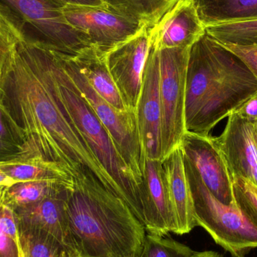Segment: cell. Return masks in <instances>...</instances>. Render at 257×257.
<instances>
[{
    "mask_svg": "<svg viewBox=\"0 0 257 257\" xmlns=\"http://www.w3.org/2000/svg\"><path fill=\"white\" fill-rule=\"evenodd\" d=\"M232 183L237 207L257 229V187L250 181L238 177L232 178Z\"/></svg>",
    "mask_w": 257,
    "mask_h": 257,
    "instance_id": "obj_28",
    "label": "cell"
},
{
    "mask_svg": "<svg viewBox=\"0 0 257 257\" xmlns=\"http://www.w3.org/2000/svg\"><path fill=\"white\" fill-rule=\"evenodd\" d=\"M212 139L232 178H244L257 187V120L232 113L221 134Z\"/></svg>",
    "mask_w": 257,
    "mask_h": 257,
    "instance_id": "obj_12",
    "label": "cell"
},
{
    "mask_svg": "<svg viewBox=\"0 0 257 257\" xmlns=\"http://www.w3.org/2000/svg\"><path fill=\"white\" fill-rule=\"evenodd\" d=\"M0 167L14 183L57 181L75 185L73 180L63 169L30 151L14 160L0 162Z\"/></svg>",
    "mask_w": 257,
    "mask_h": 257,
    "instance_id": "obj_19",
    "label": "cell"
},
{
    "mask_svg": "<svg viewBox=\"0 0 257 257\" xmlns=\"http://www.w3.org/2000/svg\"><path fill=\"white\" fill-rule=\"evenodd\" d=\"M57 53L62 66L111 135L120 157L136 178L141 192L145 158L136 111L128 110L122 112L109 105L90 87L78 70L72 56Z\"/></svg>",
    "mask_w": 257,
    "mask_h": 257,
    "instance_id": "obj_7",
    "label": "cell"
},
{
    "mask_svg": "<svg viewBox=\"0 0 257 257\" xmlns=\"http://www.w3.org/2000/svg\"><path fill=\"white\" fill-rule=\"evenodd\" d=\"M27 151L24 138L0 105V162L14 160Z\"/></svg>",
    "mask_w": 257,
    "mask_h": 257,
    "instance_id": "obj_26",
    "label": "cell"
},
{
    "mask_svg": "<svg viewBox=\"0 0 257 257\" xmlns=\"http://www.w3.org/2000/svg\"><path fill=\"white\" fill-rule=\"evenodd\" d=\"M22 40L18 29L0 9V77L17 45Z\"/></svg>",
    "mask_w": 257,
    "mask_h": 257,
    "instance_id": "obj_29",
    "label": "cell"
},
{
    "mask_svg": "<svg viewBox=\"0 0 257 257\" xmlns=\"http://www.w3.org/2000/svg\"><path fill=\"white\" fill-rule=\"evenodd\" d=\"M257 93V78L235 53L206 30L190 49L185 130L208 137L223 119Z\"/></svg>",
    "mask_w": 257,
    "mask_h": 257,
    "instance_id": "obj_2",
    "label": "cell"
},
{
    "mask_svg": "<svg viewBox=\"0 0 257 257\" xmlns=\"http://www.w3.org/2000/svg\"><path fill=\"white\" fill-rule=\"evenodd\" d=\"M192 257H223L220 253H217L215 251H211V250H208V251L202 252H195L194 254Z\"/></svg>",
    "mask_w": 257,
    "mask_h": 257,
    "instance_id": "obj_34",
    "label": "cell"
},
{
    "mask_svg": "<svg viewBox=\"0 0 257 257\" xmlns=\"http://www.w3.org/2000/svg\"><path fill=\"white\" fill-rule=\"evenodd\" d=\"M205 30L222 44L240 46L257 44V20L208 26Z\"/></svg>",
    "mask_w": 257,
    "mask_h": 257,
    "instance_id": "obj_25",
    "label": "cell"
},
{
    "mask_svg": "<svg viewBox=\"0 0 257 257\" xmlns=\"http://www.w3.org/2000/svg\"><path fill=\"white\" fill-rule=\"evenodd\" d=\"M141 199L147 233L160 236L176 233L175 214L160 160H145Z\"/></svg>",
    "mask_w": 257,
    "mask_h": 257,
    "instance_id": "obj_14",
    "label": "cell"
},
{
    "mask_svg": "<svg viewBox=\"0 0 257 257\" xmlns=\"http://www.w3.org/2000/svg\"><path fill=\"white\" fill-rule=\"evenodd\" d=\"M19 226L25 257H79L45 231Z\"/></svg>",
    "mask_w": 257,
    "mask_h": 257,
    "instance_id": "obj_23",
    "label": "cell"
},
{
    "mask_svg": "<svg viewBox=\"0 0 257 257\" xmlns=\"http://www.w3.org/2000/svg\"><path fill=\"white\" fill-rule=\"evenodd\" d=\"M13 184L15 183L5 174L0 167V187H9Z\"/></svg>",
    "mask_w": 257,
    "mask_h": 257,
    "instance_id": "obj_33",
    "label": "cell"
},
{
    "mask_svg": "<svg viewBox=\"0 0 257 257\" xmlns=\"http://www.w3.org/2000/svg\"><path fill=\"white\" fill-rule=\"evenodd\" d=\"M71 188L54 193L34 205L14 211L20 226L45 231L78 256L72 242L66 214V199Z\"/></svg>",
    "mask_w": 257,
    "mask_h": 257,
    "instance_id": "obj_16",
    "label": "cell"
},
{
    "mask_svg": "<svg viewBox=\"0 0 257 257\" xmlns=\"http://www.w3.org/2000/svg\"><path fill=\"white\" fill-rule=\"evenodd\" d=\"M151 49L148 27L105 54L107 66L126 109L136 111Z\"/></svg>",
    "mask_w": 257,
    "mask_h": 257,
    "instance_id": "obj_10",
    "label": "cell"
},
{
    "mask_svg": "<svg viewBox=\"0 0 257 257\" xmlns=\"http://www.w3.org/2000/svg\"><path fill=\"white\" fill-rule=\"evenodd\" d=\"M62 6H104V0H54Z\"/></svg>",
    "mask_w": 257,
    "mask_h": 257,
    "instance_id": "obj_32",
    "label": "cell"
},
{
    "mask_svg": "<svg viewBox=\"0 0 257 257\" xmlns=\"http://www.w3.org/2000/svg\"><path fill=\"white\" fill-rule=\"evenodd\" d=\"M66 214L79 257H142L147 231L130 207L106 190L75 186Z\"/></svg>",
    "mask_w": 257,
    "mask_h": 257,
    "instance_id": "obj_3",
    "label": "cell"
},
{
    "mask_svg": "<svg viewBox=\"0 0 257 257\" xmlns=\"http://www.w3.org/2000/svg\"><path fill=\"white\" fill-rule=\"evenodd\" d=\"M74 185L57 181L16 182L3 189L2 201L13 210L34 205L45 198Z\"/></svg>",
    "mask_w": 257,
    "mask_h": 257,
    "instance_id": "obj_21",
    "label": "cell"
},
{
    "mask_svg": "<svg viewBox=\"0 0 257 257\" xmlns=\"http://www.w3.org/2000/svg\"><path fill=\"white\" fill-rule=\"evenodd\" d=\"M181 147L184 157L213 196L226 205L233 204L232 176L212 136L204 137L186 132Z\"/></svg>",
    "mask_w": 257,
    "mask_h": 257,
    "instance_id": "obj_13",
    "label": "cell"
},
{
    "mask_svg": "<svg viewBox=\"0 0 257 257\" xmlns=\"http://www.w3.org/2000/svg\"><path fill=\"white\" fill-rule=\"evenodd\" d=\"M54 0H0V9L23 39L66 55L90 46L88 36L68 23Z\"/></svg>",
    "mask_w": 257,
    "mask_h": 257,
    "instance_id": "obj_5",
    "label": "cell"
},
{
    "mask_svg": "<svg viewBox=\"0 0 257 257\" xmlns=\"http://www.w3.org/2000/svg\"><path fill=\"white\" fill-rule=\"evenodd\" d=\"M198 226H202L220 247L233 257H245L257 248V229L243 215L235 202L226 205L216 199L184 157Z\"/></svg>",
    "mask_w": 257,
    "mask_h": 257,
    "instance_id": "obj_6",
    "label": "cell"
},
{
    "mask_svg": "<svg viewBox=\"0 0 257 257\" xmlns=\"http://www.w3.org/2000/svg\"><path fill=\"white\" fill-rule=\"evenodd\" d=\"M205 27L256 21L257 0H193Z\"/></svg>",
    "mask_w": 257,
    "mask_h": 257,
    "instance_id": "obj_20",
    "label": "cell"
},
{
    "mask_svg": "<svg viewBox=\"0 0 257 257\" xmlns=\"http://www.w3.org/2000/svg\"><path fill=\"white\" fill-rule=\"evenodd\" d=\"M232 113L247 120H257V93Z\"/></svg>",
    "mask_w": 257,
    "mask_h": 257,
    "instance_id": "obj_31",
    "label": "cell"
},
{
    "mask_svg": "<svg viewBox=\"0 0 257 257\" xmlns=\"http://www.w3.org/2000/svg\"><path fill=\"white\" fill-rule=\"evenodd\" d=\"M0 105L30 153L54 163L75 186L108 190L123 200L56 92L48 49L22 40L0 77Z\"/></svg>",
    "mask_w": 257,
    "mask_h": 257,
    "instance_id": "obj_1",
    "label": "cell"
},
{
    "mask_svg": "<svg viewBox=\"0 0 257 257\" xmlns=\"http://www.w3.org/2000/svg\"><path fill=\"white\" fill-rule=\"evenodd\" d=\"M205 33L193 0H180L148 28L151 47L157 49L190 48Z\"/></svg>",
    "mask_w": 257,
    "mask_h": 257,
    "instance_id": "obj_15",
    "label": "cell"
},
{
    "mask_svg": "<svg viewBox=\"0 0 257 257\" xmlns=\"http://www.w3.org/2000/svg\"><path fill=\"white\" fill-rule=\"evenodd\" d=\"M222 45H224L228 49L238 56L248 66L249 69L257 78V44L248 45V46H240V45H230V44H222Z\"/></svg>",
    "mask_w": 257,
    "mask_h": 257,
    "instance_id": "obj_30",
    "label": "cell"
},
{
    "mask_svg": "<svg viewBox=\"0 0 257 257\" xmlns=\"http://www.w3.org/2000/svg\"><path fill=\"white\" fill-rule=\"evenodd\" d=\"M5 187H2L1 189H0V197H1L2 195V192H3V188H4Z\"/></svg>",
    "mask_w": 257,
    "mask_h": 257,
    "instance_id": "obj_35",
    "label": "cell"
},
{
    "mask_svg": "<svg viewBox=\"0 0 257 257\" xmlns=\"http://www.w3.org/2000/svg\"><path fill=\"white\" fill-rule=\"evenodd\" d=\"M63 13L70 25L85 33L91 45L105 54L147 27L106 6H65Z\"/></svg>",
    "mask_w": 257,
    "mask_h": 257,
    "instance_id": "obj_9",
    "label": "cell"
},
{
    "mask_svg": "<svg viewBox=\"0 0 257 257\" xmlns=\"http://www.w3.org/2000/svg\"><path fill=\"white\" fill-rule=\"evenodd\" d=\"M180 0H104L107 7L151 28Z\"/></svg>",
    "mask_w": 257,
    "mask_h": 257,
    "instance_id": "obj_22",
    "label": "cell"
},
{
    "mask_svg": "<svg viewBox=\"0 0 257 257\" xmlns=\"http://www.w3.org/2000/svg\"><path fill=\"white\" fill-rule=\"evenodd\" d=\"M48 52L50 70L60 101L98 161L118 186L126 205L144 224L140 187L136 178L120 157L111 135L62 66L58 53L50 49Z\"/></svg>",
    "mask_w": 257,
    "mask_h": 257,
    "instance_id": "obj_4",
    "label": "cell"
},
{
    "mask_svg": "<svg viewBox=\"0 0 257 257\" xmlns=\"http://www.w3.org/2000/svg\"><path fill=\"white\" fill-rule=\"evenodd\" d=\"M70 257H77V256H70Z\"/></svg>",
    "mask_w": 257,
    "mask_h": 257,
    "instance_id": "obj_37",
    "label": "cell"
},
{
    "mask_svg": "<svg viewBox=\"0 0 257 257\" xmlns=\"http://www.w3.org/2000/svg\"><path fill=\"white\" fill-rule=\"evenodd\" d=\"M72 57L81 75L102 99L118 111H128L107 66L105 54L90 45Z\"/></svg>",
    "mask_w": 257,
    "mask_h": 257,
    "instance_id": "obj_18",
    "label": "cell"
},
{
    "mask_svg": "<svg viewBox=\"0 0 257 257\" xmlns=\"http://www.w3.org/2000/svg\"><path fill=\"white\" fill-rule=\"evenodd\" d=\"M165 236L147 233L142 257H192L194 254L188 246Z\"/></svg>",
    "mask_w": 257,
    "mask_h": 257,
    "instance_id": "obj_27",
    "label": "cell"
},
{
    "mask_svg": "<svg viewBox=\"0 0 257 257\" xmlns=\"http://www.w3.org/2000/svg\"><path fill=\"white\" fill-rule=\"evenodd\" d=\"M2 187H0V189H1V188H2Z\"/></svg>",
    "mask_w": 257,
    "mask_h": 257,
    "instance_id": "obj_36",
    "label": "cell"
},
{
    "mask_svg": "<svg viewBox=\"0 0 257 257\" xmlns=\"http://www.w3.org/2000/svg\"><path fill=\"white\" fill-rule=\"evenodd\" d=\"M2 196L3 192L0 197V257H25L16 214L3 203Z\"/></svg>",
    "mask_w": 257,
    "mask_h": 257,
    "instance_id": "obj_24",
    "label": "cell"
},
{
    "mask_svg": "<svg viewBox=\"0 0 257 257\" xmlns=\"http://www.w3.org/2000/svg\"><path fill=\"white\" fill-rule=\"evenodd\" d=\"M161 162L176 221V234L182 235L189 233L198 225L181 145Z\"/></svg>",
    "mask_w": 257,
    "mask_h": 257,
    "instance_id": "obj_17",
    "label": "cell"
},
{
    "mask_svg": "<svg viewBox=\"0 0 257 257\" xmlns=\"http://www.w3.org/2000/svg\"><path fill=\"white\" fill-rule=\"evenodd\" d=\"M141 145L145 160L161 161L162 112L160 97L159 51L151 47L143 84L136 109Z\"/></svg>",
    "mask_w": 257,
    "mask_h": 257,
    "instance_id": "obj_11",
    "label": "cell"
},
{
    "mask_svg": "<svg viewBox=\"0 0 257 257\" xmlns=\"http://www.w3.org/2000/svg\"><path fill=\"white\" fill-rule=\"evenodd\" d=\"M190 48L158 49L161 160L181 145L186 133V78Z\"/></svg>",
    "mask_w": 257,
    "mask_h": 257,
    "instance_id": "obj_8",
    "label": "cell"
}]
</instances>
